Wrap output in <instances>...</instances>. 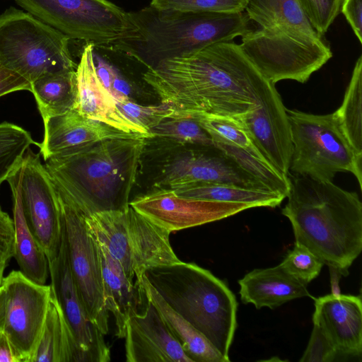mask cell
Listing matches in <instances>:
<instances>
[{"mask_svg":"<svg viewBox=\"0 0 362 362\" xmlns=\"http://www.w3.org/2000/svg\"><path fill=\"white\" fill-rule=\"evenodd\" d=\"M50 287L65 321L78 345L87 354L90 362H108L110 351L104 334L89 320L74 283L62 229L57 255L48 260Z\"/></svg>","mask_w":362,"mask_h":362,"instance_id":"17","label":"cell"},{"mask_svg":"<svg viewBox=\"0 0 362 362\" xmlns=\"http://www.w3.org/2000/svg\"><path fill=\"white\" fill-rule=\"evenodd\" d=\"M182 197L222 202L248 204L253 207H276L281 204L284 197L269 190L245 188L236 185L203 182L193 184L173 190Z\"/></svg>","mask_w":362,"mask_h":362,"instance_id":"30","label":"cell"},{"mask_svg":"<svg viewBox=\"0 0 362 362\" xmlns=\"http://www.w3.org/2000/svg\"><path fill=\"white\" fill-rule=\"evenodd\" d=\"M115 101L120 110L131 121L148 132L162 121L175 117L174 110L165 103L143 106L134 103L128 97Z\"/></svg>","mask_w":362,"mask_h":362,"instance_id":"36","label":"cell"},{"mask_svg":"<svg viewBox=\"0 0 362 362\" xmlns=\"http://www.w3.org/2000/svg\"><path fill=\"white\" fill-rule=\"evenodd\" d=\"M282 214L290 221L295 243L307 247L338 279L362 250V203L358 194L332 181L288 174Z\"/></svg>","mask_w":362,"mask_h":362,"instance_id":"2","label":"cell"},{"mask_svg":"<svg viewBox=\"0 0 362 362\" xmlns=\"http://www.w3.org/2000/svg\"><path fill=\"white\" fill-rule=\"evenodd\" d=\"M86 217L93 236L121 264L137 286L150 268L177 262L170 232L156 225L131 206Z\"/></svg>","mask_w":362,"mask_h":362,"instance_id":"6","label":"cell"},{"mask_svg":"<svg viewBox=\"0 0 362 362\" xmlns=\"http://www.w3.org/2000/svg\"><path fill=\"white\" fill-rule=\"evenodd\" d=\"M43 140L37 145L45 161L51 157L82 148L104 139L141 135L127 133L85 117L75 108L43 119Z\"/></svg>","mask_w":362,"mask_h":362,"instance_id":"22","label":"cell"},{"mask_svg":"<svg viewBox=\"0 0 362 362\" xmlns=\"http://www.w3.org/2000/svg\"><path fill=\"white\" fill-rule=\"evenodd\" d=\"M0 362H21L4 331L0 333Z\"/></svg>","mask_w":362,"mask_h":362,"instance_id":"42","label":"cell"},{"mask_svg":"<svg viewBox=\"0 0 362 362\" xmlns=\"http://www.w3.org/2000/svg\"><path fill=\"white\" fill-rule=\"evenodd\" d=\"M96 240L101 262L105 307L114 315L116 335L124 338L127 321L132 313H138L137 308L144 292L140 286L128 279L120 263L105 247Z\"/></svg>","mask_w":362,"mask_h":362,"instance_id":"24","label":"cell"},{"mask_svg":"<svg viewBox=\"0 0 362 362\" xmlns=\"http://www.w3.org/2000/svg\"><path fill=\"white\" fill-rule=\"evenodd\" d=\"M39 20L70 40L93 45H115L138 37L129 12L107 0H15Z\"/></svg>","mask_w":362,"mask_h":362,"instance_id":"9","label":"cell"},{"mask_svg":"<svg viewBox=\"0 0 362 362\" xmlns=\"http://www.w3.org/2000/svg\"><path fill=\"white\" fill-rule=\"evenodd\" d=\"M144 136L107 139L45 160L60 197L85 216L129 206Z\"/></svg>","mask_w":362,"mask_h":362,"instance_id":"3","label":"cell"},{"mask_svg":"<svg viewBox=\"0 0 362 362\" xmlns=\"http://www.w3.org/2000/svg\"><path fill=\"white\" fill-rule=\"evenodd\" d=\"M69 40L25 11L9 7L0 14V65L30 83L47 74L76 69Z\"/></svg>","mask_w":362,"mask_h":362,"instance_id":"7","label":"cell"},{"mask_svg":"<svg viewBox=\"0 0 362 362\" xmlns=\"http://www.w3.org/2000/svg\"><path fill=\"white\" fill-rule=\"evenodd\" d=\"M154 137L179 143L200 146L214 145L208 133L194 117H172L162 121L149 130Z\"/></svg>","mask_w":362,"mask_h":362,"instance_id":"33","label":"cell"},{"mask_svg":"<svg viewBox=\"0 0 362 362\" xmlns=\"http://www.w3.org/2000/svg\"><path fill=\"white\" fill-rule=\"evenodd\" d=\"M30 84V91L42 119L75 107L77 98L76 70L47 74Z\"/></svg>","mask_w":362,"mask_h":362,"instance_id":"29","label":"cell"},{"mask_svg":"<svg viewBox=\"0 0 362 362\" xmlns=\"http://www.w3.org/2000/svg\"><path fill=\"white\" fill-rule=\"evenodd\" d=\"M338 354L322 331L313 325V329L300 362H332Z\"/></svg>","mask_w":362,"mask_h":362,"instance_id":"38","label":"cell"},{"mask_svg":"<svg viewBox=\"0 0 362 362\" xmlns=\"http://www.w3.org/2000/svg\"><path fill=\"white\" fill-rule=\"evenodd\" d=\"M293 152L290 168L295 174L332 181L339 172H349L362 188V157L345 136L334 112L314 115L287 110Z\"/></svg>","mask_w":362,"mask_h":362,"instance_id":"8","label":"cell"},{"mask_svg":"<svg viewBox=\"0 0 362 362\" xmlns=\"http://www.w3.org/2000/svg\"><path fill=\"white\" fill-rule=\"evenodd\" d=\"M356 153L362 157V56L356 60L340 107L334 112Z\"/></svg>","mask_w":362,"mask_h":362,"instance_id":"31","label":"cell"},{"mask_svg":"<svg viewBox=\"0 0 362 362\" xmlns=\"http://www.w3.org/2000/svg\"><path fill=\"white\" fill-rule=\"evenodd\" d=\"M235 119L272 166L288 177L293 152L291 130L286 108L270 83L258 104Z\"/></svg>","mask_w":362,"mask_h":362,"instance_id":"16","label":"cell"},{"mask_svg":"<svg viewBox=\"0 0 362 362\" xmlns=\"http://www.w3.org/2000/svg\"><path fill=\"white\" fill-rule=\"evenodd\" d=\"M317 33L322 36L339 15L342 0H298Z\"/></svg>","mask_w":362,"mask_h":362,"instance_id":"37","label":"cell"},{"mask_svg":"<svg viewBox=\"0 0 362 362\" xmlns=\"http://www.w3.org/2000/svg\"><path fill=\"white\" fill-rule=\"evenodd\" d=\"M129 206L170 233L218 221L254 208L244 203L182 197L167 189L137 197L129 202Z\"/></svg>","mask_w":362,"mask_h":362,"instance_id":"15","label":"cell"},{"mask_svg":"<svg viewBox=\"0 0 362 362\" xmlns=\"http://www.w3.org/2000/svg\"><path fill=\"white\" fill-rule=\"evenodd\" d=\"M340 12L345 16L359 42L362 43V0H342Z\"/></svg>","mask_w":362,"mask_h":362,"instance_id":"40","label":"cell"},{"mask_svg":"<svg viewBox=\"0 0 362 362\" xmlns=\"http://www.w3.org/2000/svg\"><path fill=\"white\" fill-rule=\"evenodd\" d=\"M6 315L4 332L21 362H30L51 297L50 285L38 284L18 270L4 277Z\"/></svg>","mask_w":362,"mask_h":362,"instance_id":"13","label":"cell"},{"mask_svg":"<svg viewBox=\"0 0 362 362\" xmlns=\"http://www.w3.org/2000/svg\"><path fill=\"white\" fill-rule=\"evenodd\" d=\"M59 194V193H58ZM62 229L71 274L89 320L105 335L109 311L106 309L97 240L85 216L59 194Z\"/></svg>","mask_w":362,"mask_h":362,"instance_id":"12","label":"cell"},{"mask_svg":"<svg viewBox=\"0 0 362 362\" xmlns=\"http://www.w3.org/2000/svg\"><path fill=\"white\" fill-rule=\"evenodd\" d=\"M8 184L13 202V257L23 276L36 284H45L49 275L47 258L27 225L17 187L12 182Z\"/></svg>","mask_w":362,"mask_h":362,"instance_id":"27","label":"cell"},{"mask_svg":"<svg viewBox=\"0 0 362 362\" xmlns=\"http://www.w3.org/2000/svg\"><path fill=\"white\" fill-rule=\"evenodd\" d=\"M201 148L180 155L165 165L158 185L174 190L193 184L216 182L271 191L214 145Z\"/></svg>","mask_w":362,"mask_h":362,"instance_id":"14","label":"cell"},{"mask_svg":"<svg viewBox=\"0 0 362 362\" xmlns=\"http://www.w3.org/2000/svg\"><path fill=\"white\" fill-rule=\"evenodd\" d=\"M245 11L250 21L259 28L322 37L311 25L298 0H249Z\"/></svg>","mask_w":362,"mask_h":362,"instance_id":"28","label":"cell"},{"mask_svg":"<svg viewBox=\"0 0 362 362\" xmlns=\"http://www.w3.org/2000/svg\"><path fill=\"white\" fill-rule=\"evenodd\" d=\"M32 144L37 143L27 130L12 123H0V187Z\"/></svg>","mask_w":362,"mask_h":362,"instance_id":"32","label":"cell"},{"mask_svg":"<svg viewBox=\"0 0 362 362\" xmlns=\"http://www.w3.org/2000/svg\"><path fill=\"white\" fill-rule=\"evenodd\" d=\"M90 362L70 331L51 289L43 328L30 362Z\"/></svg>","mask_w":362,"mask_h":362,"instance_id":"26","label":"cell"},{"mask_svg":"<svg viewBox=\"0 0 362 362\" xmlns=\"http://www.w3.org/2000/svg\"><path fill=\"white\" fill-rule=\"evenodd\" d=\"M140 286L146 300L158 311L168 329L192 362H229L214 345L164 300L143 276Z\"/></svg>","mask_w":362,"mask_h":362,"instance_id":"25","label":"cell"},{"mask_svg":"<svg viewBox=\"0 0 362 362\" xmlns=\"http://www.w3.org/2000/svg\"><path fill=\"white\" fill-rule=\"evenodd\" d=\"M241 301L257 309H274L293 299L310 296L307 284L286 272L280 264L255 269L238 280Z\"/></svg>","mask_w":362,"mask_h":362,"instance_id":"23","label":"cell"},{"mask_svg":"<svg viewBox=\"0 0 362 362\" xmlns=\"http://www.w3.org/2000/svg\"><path fill=\"white\" fill-rule=\"evenodd\" d=\"M7 181L17 187L27 225L52 259L61 246L62 214L58 192L40 156L29 148Z\"/></svg>","mask_w":362,"mask_h":362,"instance_id":"11","label":"cell"},{"mask_svg":"<svg viewBox=\"0 0 362 362\" xmlns=\"http://www.w3.org/2000/svg\"><path fill=\"white\" fill-rule=\"evenodd\" d=\"M13 255V220L0 206V260L8 263Z\"/></svg>","mask_w":362,"mask_h":362,"instance_id":"39","label":"cell"},{"mask_svg":"<svg viewBox=\"0 0 362 362\" xmlns=\"http://www.w3.org/2000/svg\"><path fill=\"white\" fill-rule=\"evenodd\" d=\"M142 78L174 117L235 118L255 107L270 83L233 40L164 59Z\"/></svg>","mask_w":362,"mask_h":362,"instance_id":"1","label":"cell"},{"mask_svg":"<svg viewBox=\"0 0 362 362\" xmlns=\"http://www.w3.org/2000/svg\"><path fill=\"white\" fill-rule=\"evenodd\" d=\"M7 264L6 262L0 260V286L2 285V281L4 279V272L5 270V268L7 266Z\"/></svg>","mask_w":362,"mask_h":362,"instance_id":"44","label":"cell"},{"mask_svg":"<svg viewBox=\"0 0 362 362\" xmlns=\"http://www.w3.org/2000/svg\"><path fill=\"white\" fill-rule=\"evenodd\" d=\"M76 75L77 98L74 108L82 116L127 133L153 138L147 129L131 121L120 110L115 98L101 83L93 58V45L88 43L84 47Z\"/></svg>","mask_w":362,"mask_h":362,"instance_id":"21","label":"cell"},{"mask_svg":"<svg viewBox=\"0 0 362 362\" xmlns=\"http://www.w3.org/2000/svg\"><path fill=\"white\" fill-rule=\"evenodd\" d=\"M313 322L329 340L338 356H361V296L332 293L315 298Z\"/></svg>","mask_w":362,"mask_h":362,"instance_id":"20","label":"cell"},{"mask_svg":"<svg viewBox=\"0 0 362 362\" xmlns=\"http://www.w3.org/2000/svg\"><path fill=\"white\" fill-rule=\"evenodd\" d=\"M6 315V294L1 285L0 286V333L4 331Z\"/></svg>","mask_w":362,"mask_h":362,"instance_id":"43","label":"cell"},{"mask_svg":"<svg viewBox=\"0 0 362 362\" xmlns=\"http://www.w3.org/2000/svg\"><path fill=\"white\" fill-rule=\"evenodd\" d=\"M124 338L127 362H192L148 300L143 313L129 316Z\"/></svg>","mask_w":362,"mask_h":362,"instance_id":"19","label":"cell"},{"mask_svg":"<svg viewBox=\"0 0 362 362\" xmlns=\"http://www.w3.org/2000/svg\"><path fill=\"white\" fill-rule=\"evenodd\" d=\"M194 118L208 133L215 146L262 181L269 189L286 197L288 177L279 173L264 158L235 118L215 115H199Z\"/></svg>","mask_w":362,"mask_h":362,"instance_id":"18","label":"cell"},{"mask_svg":"<svg viewBox=\"0 0 362 362\" xmlns=\"http://www.w3.org/2000/svg\"><path fill=\"white\" fill-rule=\"evenodd\" d=\"M144 275L170 307L229 360L238 302L226 283L209 270L181 260L150 268Z\"/></svg>","mask_w":362,"mask_h":362,"instance_id":"5","label":"cell"},{"mask_svg":"<svg viewBox=\"0 0 362 362\" xmlns=\"http://www.w3.org/2000/svg\"><path fill=\"white\" fill-rule=\"evenodd\" d=\"M138 37L115 44L146 68L160 62L231 41L250 30L246 13H196L157 9L129 12Z\"/></svg>","mask_w":362,"mask_h":362,"instance_id":"4","label":"cell"},{"mask_svg":"<svg viewBox=\"0 0 362 362\" xmlns=\"http://www.w3.org/2000/svg\"><path fill=\"white\" fill-rule=\"evenodd\" d=\"M280 265L289 274L308 284L319 275L324 264L307 247L295 243Z\"/></svg>","mask_w":362,"mask_h":362,"instance_id":"35","label":"cell"},{"mask_svg":"<svg viewBox=\"0 0 362 362\" xmlns=\"http://www.w3.org/2000/svg\"><path fill=\"white\" fill-rule=\"evenodd\" d=\"M240 48L269 82L281 80L305 83L332 57L322 37L276 28L250 29L241 36Z\"/></svg>","mask_w":362,"mask_h":362,"instance_id":"10","label":"cell"},{"mask_svg":"<svg viewBox=\"0 0 362 362\" xmlns=\"http://www.w3.org/2000/svg\"><path fill=\"white\" fill-rule=\"evenodd\" d=\"M249 0H151L150 6L160 10L196 13L243 12Z\"/></svg>","mask_w":362,"mask_h":362,"instance_id":"34","label":"cell"},{"mask_svg":"<svg viewBox=\"0 0 362 362\" xmlns=\"http://www.w3.org/2000/svg\"><path fill=\"white\" fill-rule=\"evenodd\" d=\"M23 90L30 91V83L19 74L0 65V97Z\"/></svg>","mask_w":362,"mask_h":362,"instance_id":"41","label":"cell"}]
</instances>
